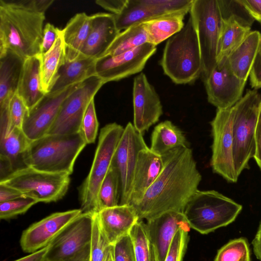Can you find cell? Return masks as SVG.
Segmentation results:
<instances>
[{"label": "cell", "instance_id": "5bb4252c", "mask_svg": "<svg viewBox=\"0 0 261 261\" xmlns=\"http://www.w3.org/2000/svg\"><path fill=\"white\" fill-rule=\"evenodd\" d=\"M193 0H127L122 10L114 14L121 32L129 27L169 14L189 12Z\"/></svg>", "mask_w": 261, "mask_h": 261}, {"label": "cell", "instance_id": "3957f363", "mask_svg": "<svg viewBox=\"0 0 261 261\" xmlns=\"http://www.w3.org/2000/svg\"><path fill=\"white\" fill-rule=\"evenodd\" d=\"M161 65L176 84L192 83L202 73L199 42L191 15L182 29L167 41Z\"/></svg>", "mask_w": 261, "mask_h": 261}, {"label": "cell", "instance_id": "9c48e42d", "mask_svg": "<svg viewBox=\"0 0 261 261\" xmlns=\"http://www.w3.org/2000/svg\"><path fill=\"white\" fill-rule=\"evenodd\" d=\"M70 175L41 171L27 167L13 172L0 184L14 188L38 202H56L66 194Z\"/></svg>", "mask_w": 261, "mask_h": 261}, {"label": "cell", "instance_id": "7dc6e473", "mask_svg": "<svg viewBox=\"0 0 261 261\" xmlns=\"http://www.w3.org/2000/svg\"><path fill=\"white\" fill-rule=\"evenodd\" d=\"M127 0H97L95 3L113 14L119 13L123 9Z\"/></svg>", "mask_w": 261, "mask_h": 261}, {"label": "cell", "instance_id": "f35d334b", "mask_svg": "<svg viewBox=\"0 0 261 261\" xmlns=\"http://www.w3.org/2000/svg\"><path fill=\"white\" fill-rule=\"evenodd\" d=\"M223 19L233 16L243 24L251 27L254 19L251 16L240 0H218Z\"/></svg>", "mask_w": 261, "mask_h": 261}, {"label": "cell", "instance_id": "ee69618b", "mask_svg": "<svg viewBox=\"0 0 261 261\" xmlns=\"http://www.w3.org/2000/svg\"><path fill=\"white\" fill-rule=\"evenodd\" d=\"M114 261H136L134 246L129 234H128L113 245Z\"/></svg>", "mask_w": 261, "mask_h": 261}, {"label": "cell", "instance_id": "60d3db41", "mask_svg": "<svg viewBox=\"0 0 261 261\" xmlns=\"http://www.w3.org/2000/svg\"><path fill=\"white\" fill-rule=\"evenodd\" d=\"M38 202L36 200L27 196L0 202V218L8 220L24 214Z\"/></svg>", "mask_w": 261, "mask_h": 261}, {"label": "cell", "instance_id": "277c9868", "mask_svg": "<svg viewBox=\"0 0 261 261\" xmlns=\"http://www.w3.org/2000/svg\"><path fill=\"white\" fill-rule=\"evenodd\" d=\"M86 145L80 132L46 135L31 142L26 163L28 167L41 171L70 175Z\"/></svg>", "mask_w": 261, "mask_h": 261}, {"label": "cell", "instance_id": "d4e9b609", "mask_svg": "<svg viewBox=\"0 0 261 261\" xmlns=\"http://www.w3.org/2000/svg\"><path fill=\"white\" fill-rule=\"evenodd\" d=\"M42 88L45 94L50 92L66 58V47L62 30L51 48L46 53L38 55Z\"/></svg>", "mask_w": 261, "mask_h": 261}, {"label": "cell", "instance_id": "2e32d148", "mask_svg": "<svg viewBox=\"0 0 261 261\" xmlns=\"http://www.w3.org/2000/svg\"><path fill=\"white\" fill-rule=\"evenodd\" d=\"M80 84L72 85L58 91L46 94L36 106L27 111L22 130L30 140H36L47 134L57 118L63 102Z\"/></svg>", "mask_w": 261, "mask_h": 261}, {"label": "cell", "instance_id": "d6986e66", "mask_svg": "<svg viewBox=\"0 0 261 261\" xmlns=\"http://www.w3.org/2000/svg\"><path fill=\"white\" fill-rule=\"evenodd\" d=\"M133 97V125L143 134L156 123L163 114L160 97L144 73H140L134 79Z\"/></svg>", "mask_w": 261, "mask_h": 261}, {"label": "cell", "instance_id": "1f68e13d", "mask_svg": "<svg viewBox=\"0 0 261 261\" xmlns=\"http://www.w3.org/2000/svg\"><path fill=\"white\" fill-rule=\"evenodd\" d=\"M251 31V27L239 22L233 16L223 19L219 40L217 64L225 61Z\"/></svg>", "mask_w": 261, "mask_h": 261}, {"label": "cell", "instance_id": "4dcf8cb0", "mask_svg": "<svg viewBox=\"0 0 261 261\" xmlns=\"http://www.w3.org/2000/svg\"><path fill=\"white\" fill-rule=\"evenodd\" d=\"M187 147L189 144L185 135L171 121L166 120L154 127L149 148L154 153L162 156L173 149Z\"/></svg>", "mask_w": 261, "mask_h": 261}, {"label": "cell", "instance_id": "7c38bea8", "mask_svg": "<svg viewBox=\"0 0 261 261\" xmlns=\"http://www.w3.org/2000/svg\"><path fill=\"white\" fill-rule=\"evenodd\" d=\"M148 147L143 134L128 122L124 128L111 164L119 177L120 205L128 204L139 153Z\"/></svg>", "mask_w": 261, "mask_h": 261}, {"label": "cell", "instance_id": "ac0fdd59", "mask_svg": "<svg viewBox=\"0 0 261 261\" xmlns=\"http://www.w3.org/2000/svg\"><path fill=\"white\" fill-rule=\"evenodd\" d=\"M82 213L80 208L57 212L33 223L22 233L20 244L22 250L32 253L47 246Z\"/></svg>", "mask_w": 261, "mask_h": 261}, {"label": "cell", "instance_id": "7402d4cb", "mask_svg": "<svg viewBox=\"0 0 261 261\" xmlns=\"http://www.w3.org/2000/svg\"><path fill=\"white\" fill-rule=\"evenodd\" d=\"M97 216L102 230L111 245L129 234L139 220L135 208L129 204H119L102 209Z\"/></svg>", "mask_w": 261, "mask_h": 261}, {"label": "cell", "instance_id": "f546056e", "mask_svg": "<svg viewBox=\"0 0 261 261\" xmlns=\"http://www.w3.org/2000/svg\"><path fill=\"white\" fill-rule=\"evenodd\" d=\"M31 142L20 128L0 135V155L9 160L14 172L28 167L26 161Z\"/></svg>", "mask_w": 261, "mask_h": 261}, {"label": "cell", "instance_id": "db71d44e", "mask_svg": "<svg viewBox=\"0 0 261 261\" xmlns=\"http://www.w3.org/2000/svg\"><path fill=\"white\" fill-rule=\"evenodd\" d=\"M90 251V244L86 246L74 257L66 261H89Z\"/></svg>", "mask_w": 261, "mask_h": 261}, {"label": "cell", "instance_id": "4fadbf2b", "mask_svg": "<svg viewBox=\"0 0 261 261\" xmlns=\"http://www.w3.org/2000/svg\"><path fill=\"white\" fill-rule=\"evenodd\" d=\"M94 215L82 213L66 226L49 244L45 260H69L90 245Z\"/></svg>", "mask_w": 261, "mask_h": 261}, {"label": "cell", "instance_id": "d6a6232c", "mask_svg": "<svg viewBox=\"0 0 261 261\" xmlns=\"http://www.w3.org/2000/svg\"><path fill=\"white\" fill-rule=\"evenodd\" d=\"M186 13H177L144 21L148 43L155 46L179 32L184 27Z\"/></svg>", "mask_w": 261, "mask_h": 261}, {"label": "cell", "instance_id": "484cf974", "mask_svg": "<svg viewBox=\"0 0 261 261\" xmlns=\"http://www.w3.org/2000/svg\"><path fill=\"white\" fill-rule=\"evenodd\" d=\"M258 31H250L243 42L226 59L233 74L246 82L249 76L260 40Z\"/></svg>", "mask_w": 261, "mask_h": 261}, {"label": "cell", "instance_id": "ab89813d", "mask_svg": "<svg viewBox=\"0 0 261 261\" xmlns=\"http://www.w3.org/2000/svg\"><path fill=\"white\" fill-rule=\"evenodd\" d=\"M28 109L22 99L16 93L11 99L8 107V122L7 132L0 135H6L15 128L22 129Z\"/></svg>", "mask_w": 261, "mask_h": 261}, {"label": "cell", "instance_id": "8992f818", "mask_svg": "<svg viewBox=\"0 0 261 261\" xmlns=\"http://www.w3.org/2000/svg\"><path fill=\"white\" fill-rule=\"evenodd\" d=\"M115 122L106 125L100 132L98 142L90 171L79 187V199L83 213L97 214L98 194L100 186L112 164L124 130Z\"/></svg>", "mask_w": 261, "mask_h": 261}, {"label": "cell", "instance_id": "8fae6325", "mask_svg": "<svg viewBox=\"0 0 261 261\" xmlns=\"http://www.w3.org/2000/svg\"><path fill=\"white\" fill-rule=\"evenodd\" d=\"M105 84L96 75L85 80L63 102L57 118L47 135L71 134L80 132L88 105Z\"/></svg>", "mask_w": 261, "mask_h": 261}, {"label": "cell", "instance_id": "f6af8a7d", "mask_svg": "<svg viewBox=\"0 0 261 261\" xmlns=\"http://www.w3.org/2000/svg\"><path fill=\"white\" fill-rule=\"evenodd\" d=\"M61 30L50 23H46L43 30L40 54H45L51 48L58 38Z\"/></svg>", "mask_w": 261, "mask_h": 261}, {"label": "cell", "instance_id": "bcb514c9", "mask_svg": "<svg viewBox=\"0 0 261 261\" xmlns=\"http://www.w3.org/2000/svg\"><path fill=\"white\" fill-rule=\"evenodd\" d=\"M259 23L261 25V22ZM249 77L252 88L256 90L261 88V36L256 55L250 73Z\"/></svg>", "mask_w": 261, "mask_h": 261}, {"label": "cell", "instance_id": "603a6c76", "mask_svg": "<svg viewBox=\"0 0 261 261\" xmlns=\"http://www.w3.org/2000/svg\"><path fill=\"white\" fill-rule=\"evenodd\" d=\"M163 167L162 156L153 152L149 147L140 151L128 204L134 206L141 200L159 175Z\"/></svg>", "mask_w": 261, "mask_h": 261}, {"label": "cell", "instance_id": "5b68a950", "mask_svg": "<svg viewBox=\"0 0 261 261\" xmlns=\"http://www.w3.org/2000/svg\"><path fill=\"white\" fill-rule=\"evenodd\" d=\"M242 205L215 190H198L182 213L191 228L206 234L232 223Z\"/></svg>", "mask_w": 261, "mask_h": 261}, {"label": "cell", "instance_id": "e575fe53", "mask_svg": "<svg viewBox=\"0 0 261 261\" xmlns=\"http://www.w3.org/2000/svg\"><path fill=\"white\" fill-rule=\"evenodd\" d=\"M129 234L133 244L136 261H157L146 223L142 220H139L135 224Z\"/></svg>", "mask_w": 261, "mask_h": 261}, {"label": "cell", "instance_id": "30bf717a", "mask_svg": "<svg viewBox=\"0 0 261 261\" xmlns=\"http://www.w3.org/2000/svg\"><path fill=\"white\" fill-rule=\"evenodd\" d=\"M211 125L213 137L211 165L213 171L228 182H236L239 177L233 160L231 108L217 109Z\"/></svg>", "mask_w": 261, "mask_h": 261}, {"label": "cell", "instance_id": "816d5d0a", "mask_svg": "<svg viewBox=\"0 0 261 261\" xmlns=\"http://www.w3.org/2000/svg\"><path fill=\"white\" fill-rule=\"evenodd\" d=\"M49 245L30 254L14 261H44Z\"/></svg>", "mask_w": 261, "mask_h": 261}, {"label": "cell", "instance_id": "681fc988", "mask_svg": "<svg viewBox=\"0 0 261 261\" xmlns=\"http://www.w3.org/2000/svg\"><path fill=\"white\" fill-rule=\"evenodd\" d=\"M251 16L261 22V0H240Z\"/></svg>", "mask_w": 261, "mask_h": 261}, {"label": "cell", "instance_id": "7bdbcfd3", "mask_svg": "<svg viewBox=\"0 0 261 261\" xmlns=\"http://www.w3.org/2000/svg\"><path fill=\"white\" fill-rule=\"evenodd\" d=\"M179 229L173 238L164 261H182L189 240L188 232Z\"/></svg>", "mask_w": 261, "mask_h": 261}, {"label": "cell", "instance_id": "f1b7e54d", "mask_svg": "<svg viewBox=\"0 0 261 261\" xmlns=\"http://www.w3.org/2000/svg\"><path fill=\"white\" fill-rule=\"evenodd\" d=\"M96 60L81 55L74 60H66L65 64L59 71L58 78L50 92L58 91L72 85L81 83L96 75Z\"/></svg>", "mask_w": 261, "mask_h": 261}, {"label": "cell", "instance_id": "836d02e7", "mask_svg": "<svg viewBox=\"0 0 261 261\" xmlns=\"http://www.w3.org/2000/svg\"><path fill=\"white\" fill-rule=\"evenodd\" d=\"M146 43L148 39L144 22L136 23L120 32L103 56H117Z\"/></svg>", "mask_w": 261, "mask_h": 261}, {"label": "cell", "instance_id": "d590c367", "mask_svg": "<svg viewBox=\"0 0 261 261\" xmlns=\"http://www.w3.org/2000/svg\"><path fill=\"white\" fill-rule=\"evenodd\" d=\"M119 180L115 169L111 166L99 188L98 194L99 210L119 204Z\"/></svg>", "mask_w": 261, "mask_h": 261}, {"label": "cell", "instance_id": "74e56055", "mask_svg": "<svg viewBox=\"0 0 261 261\" xmlns=\"http://www.w3.org/2000/svg\"><path fill=\"white\" fill-rule=\"evenodd\" d=\"M112 246L100 226L97 214L93 216L89 261H107Z\"/></svg>", "mask_w": 261, "mask_h": 261}, {"label": "cell", "instance_id": "11a10c76", "mask_svg": "<svg viewBox=\"0 0 261 261\" xmlns=\"http://www.w3.org/2000/svg\"><path fill=\"white\" fill-rule=\"evenodd\" d=\"M253 250L256 257L261 261V239L254 237L251 242Z\"/></svg>", "mask_w": 261, "mask_h": 261}, {"label": "cell", "instance_id": "f907efd6", "mask_svg": "<svg viewBox=\"0 0 261 261\" xmlns=\"http://www.w3.org/2000/svg\"><path fill=\"white\" fill-rule=\"evenodd\" d=\"M24 196L18 190L0 184V202L12 200Z\"/></svg>", "mask_w": 261, "mask_h": 261}, {"label": "cell", "instance_id": "ffe728a7", "mask_svg": "<svg viewBox=\"0 0 261 261\" xmlns=\"http://www.w3.org/2000/svg\"><path fill=\"white\" fill-rule=\"evenodd\" d=\"M146 226L157 261H164L171 241L177 230L190 231V227L182 212H169L147 221Z\"/></svg>", "mask_w": 261, "mask_h": 261}, {"label": "cell", "instance_id": "44dd1931", "mask_svg": "<svg viewBox=\"0 0 261 261\" xmlns=\"http://www.w3.org/2000/svg\"><path fill=\"white\" fill-rule=\"evenodd\" d=\"M91 17L90 31L80 55L97 59L105 55L120 32L113 13H98Z\"/></svg>", "mask_w": 261, "mask_h": 261}, {"label": "cell", "instance_id": "cb8c5ba5", "mask_svg": "<svg viewBox=\"0 0 261 261\" xmlns=\"http://www.w3.org/2000/svg\"><path fill=\"white\" fill-rule=\"evenodd\" d=\"M17 93L22 99L28 111L33 109L45 96L41 83L38 55L24 60Z\"/></svg>", "mask_w": 261, "mask_h": 261}, {"label": "cell", "instance_id": "c3c4849f", "mask_svg": "<svg viewBox=\"0 0 261 261\" xmlns=\"http://www.w3.org/2000/svg\"><path fill=\"white\" fill-rule=\"evenodd\" d=\"M254 137L255 148L253 158L261 170V107L259 111Z\"/></svg>", "mask_w": 261, "mask_h": 261}, {"label": "cell", "instance_id": "83f0119b", "mask_svg": "<svg viewBox=\"0 0 261 261\" xmlns=\"http://www.w3.org/2000/svg\"><path fill=\"white\" fill-rule=\"evenodd\" d=\"M91 17L85 13L75 14L62 30L66 47V60L71 61L81 53L89 34Z\"/></svg>", "mask_w": 261, "mask_h": 261}, {"label": "cell", "instance_id": "4316f807", "mask_svg": "<svg viewBox=\"0 0 261 261\" xmlns=\"http://www.w3.org/2000/svg\"><path fill=\"white\" fill-rule=\"evenodd\" d=\"M24 61L10 51L0 56V108L8 107L16 93Z\"/></svg>", "mask_w": 261, "mask_h": 261}, {"label": "cell", "instance_id": "e0dca14e", "mask_svg": "<svg viewBox=\"0 0 261 261\" xmlns=\"http://www.w3.org/2000/svg\"><path fill=\"white\" fill-rule=\"evenodd\" d=\"M204 82L208 101L217 109L233 106L243 96L246 83L233 74L226 60L218 63Z\"/></svg>", "mask_w": 261, "mask_h": 261}, {"label": "cell", "instance_id": "9f6ffc18", "mask_svg": "<svg viewBox=\"0 0 261 261\" xmlns=\"http://www.w3.org/2000/svg\"><path fill=\"white\" fill-rule=\"evenodd\" d=\"M254 237L261 239V220L259 223L258 227Z\"/></svg>", "mask_w": 261, "mask_h": 261}, {"label": "cell", "instance_id": "f5cc1de1", "mask_svg": "<svg viewBox=\"0 0 261 261\" xmlns=\"http://www.w3.org/2000/svg\"><path fill=\"white\" fill-rule=\"evenodd\" d=\"M53 0H32L28 1L30 6L35 10L45 14V11L54 3Z\"/></svg>", "mask_w": 261, "mask_h": 261}, {"label": "cell", "instance_id": "52a82bcc", "mask_svg": "<svg viewBox=\"0 0 261 261\" xmlns=\"http://www.w3.org/2000/svg\"><path fill=\"white\" fill-rule=\"evenodd\" d=\"M261 107V92L248 90L231 107L233 160L237 175L249 168L255 153V130Z\"/></svg>", "mask_w": 261, "mask_h": 261}, {"label": "cell", "instance_id": "ba28073f", "mask_svg": "<svg viewBox=\"0 0 261 261\" xmlns=\"http://www.w3.org/2000/svg\"><path fill=\"white\" fill-rule=\"evenodd\" d=\"M189 12L199 42L204 80L217 65L223 18L218 0H193Z\"/></svg>", "mask_w": 261, "mask_h": 261}, {"label": "cell", "instance_id": "7a4b0ae2", "mask_svg": "<svg viewBox=\"0 0 261 261\" xmlns=\"http://www.w3.org/2000/svg\"><path fill=\"white\" fill-rule=\"evenodd\" d=\"M45 14L28 1H0V56L10 51L23 59L40 54Z\"/></svg>", "mask_w": 261, "mask_h": 261}, {"label": "cell", "instance_id": "8d00e7d4", "mask_svg": "<svg viewBox=\"0 0 261 261\" xmlns=\"http://www.w3.org/2000/svg\"><path fill=\"white\" fill-rule=\"evenodd\" d=\"M214 261H251L248 240L244 237L230 240L218 250Z\"/></svg>", "mask_w": 261, "mask_h": 261}, {"label": "cell", "instance_id": "6f0895ef", "mask_svg": "<svg viewBox=\"0 0 261 261\" xmlns=\"http://www.w3.org/2000/svg\"><path fill=\"white\" fill-rule=\"evenodd\" d=\"M107 261H114V256H113V245L112 246V247L110 249Z\"/></svg>", "mask_w": 261, "mask_h": 261}, {"label": "cell", "instance_id": "b9f144b4", "mask_svg": "<svg viewBox=\"0 0 261 261\" xmlns=\"http://www.w3.org/2000/svg\"><path fill=\"white\" fill-rule=\"evenodd\" d=\"M98 127L99 123L95 111L94 98H93L88 106L80 130L87 144L95 142L97 136Z\"/></svg>", "mask_w": 261, "mask_h": 261}, {"label": "cell", "instance_id": "6da1fadb", "mask_svg": "<svg viewBox=\"0 0 261 261\" xmlns=\"http://www.w3.org/2000/svg\"><path fill=\"white\" fill-rule=\"evenodd\" d=\"M162 158L163 167L159 175L133 206L139 220L149 221L169 212H182L198 190L202 177L191 149L177 148Z\"/></svg>", "mask_w": 261, "mask_h": 261}, {"label": "cell", "instance_id": "9a60e30c", "mask_svg": "<svg viewBox=\"0 0 261 261\" xmlns=\"http://www.w3.org/2000/svg\"><path fill=\"white\" fill-rule=\"evenodd\" d=\"M156 50L155 45L146 43L117 56L101 57L96 60V75L105 84L139 73Z\"/></svg>", "mask_w": 261, "mask_h": 261}]
</instances>
